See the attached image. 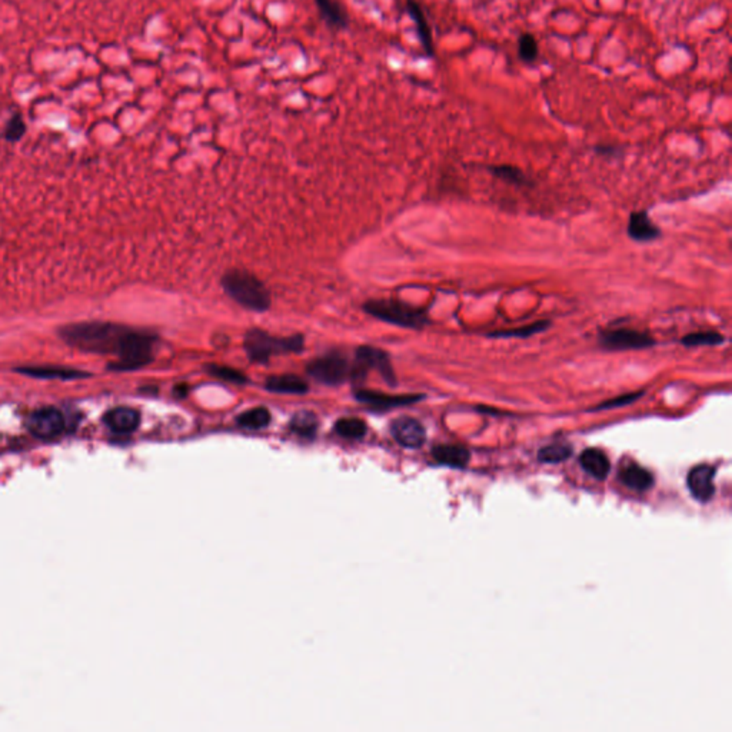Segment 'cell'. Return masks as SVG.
I'll return each instance as SVG.
<instances>
[{
	"instance_id": "cell-1",
	"label": "cell",
	"mask_w": 732,
	"mask_h": 732,
	"mask_svg": "<svg viewBox=\"0 0 732 732\" xmlns=\"http://www.w3.org/2000/svg\"><path fill=\"white\" fill-rule=\"evenodd\" d=\"M129 327L106 322L69 325L60 330L62 339L74 348L93 353H112L119 357L130 334Z\"/></svg>"
},
{
	"instance_id": "cell-2",
	"label": "cell",
	"mask_w": 732,
	"mask_h": 732,
	"mask_svg": "<svg viewBox=\"0 0 732 732\" xmlns=\"http://www.w3.org/2000/svg\"><path fill=\"white\" fill-rule=\"evenodd\" d=\"M222 287L233 300L249 311L265 312L271 306L268 288L255 275L246 271H229L222 278Z\"/></svg>"
},
{
	"instance_id": "cell-3",
	"label": "cell",
	"mask_w": 732,
	"mask_h": 732,
	"mask_svg": "<svg viewBox=\"0 0 732 732\" xmlns=\"http://www.w3.org/2000/svg\"><path fill=\"white\" fill-rule=\"evenodd\" d=\"M365 311L376 319L409 329H422L429 323L422 308L395 299L369 300L365 303Z\"/></svg>"
},
{
	"instance_id": "cell-4",
	"label": "cell",
	"mask_w": 732,
	"mask_h": 732,
	"mask_svg": "<svg viewBox=\"0 0 732 732\" xmlns=\"http://www.w3.org/2000/svg\"><path fill=\"white\" fill-rule=\"evenodd\" d=\"M303 337L276 338L261 329H252L245 337V350L253 362H268L275 355L300 352Z\"/></svg>"
},
{
	"instance_id": "cell-5",
	"label": "cell",
	"mask_w": 732,
	"mask_h": 732,
	"mask_svg": "<svg viewBox=\"0 0 732 732\" xmlns=\"http://www.w3.org/2000/svg\"><path fill=\"white\" fill-rule=\"evenodd\" d=\"M155 341L153 335L132 329L122 353L117 357L119 362L112 368L116 371H135L148 365L153 359Z\"/></svg>"
},
{
	"instance_id": "cell-6",
	"label": "cell",
	"mask_w": 732,
	"mask_h": 732,
	"mask_svg": "<svg viewBox=\"0 0 732 732\" xmlns=\"http://www.w3.org/2000/svg\"><path fill=\"white\" fill-rule=\"evenodd\" d=\"M369 369L380 372V375L389 385H396V376L388 353L377 348L362 346L357 350V359L355 365L350 369V377L353 381L361 382L365 380Z\"/></svg>"
},
{
	"instance_id": "cell-7",
	"label": "cell",
	"mask_w": 732,
	"mask_h": 732,
	"mask_svg": "<svg viewBox=\"0 0 732 732\" xmlns=\"http://www.w3.org/2000/svg\"><path fill=\"white\" fill-rule=\"evenodd\" d=\"M598 342L602 349L611 352L640 350L655 345V339L651 335L631 327L604 329L598 337Z\"/></svg>"
},
{
	"instance_id": "cell-8",
	"label": "cell",
	"mask_w": 732,
	"mask_h": 732,
	"mask_svg": "<svg viewBox=\"0 0 732 732\" xmlns=\"http://www.w3.org/2000/svg\"><path fill=\"white\" fill-rule=\"evenodd\" d=\"M350 369L348 359L341 353H327L325 357L314 359L308 365V373L321 384L325 385H341L348 377H350Z\"/></svg>"
},
{
	"instance_id": "cell-9",
	"label": "cell",
	"mask_w": 732,
	"mask_h": 732,
	"mask_svg": "<svg viewBox=\"0 0 732 732\" xmlns=\"http://www.w3.org/2000/svg\"><path fill=\"white\" fill-rule=\"evenodd\" d=\"M28 429L40 439H52L65 431V418L56 408H42L28 419Z\"/></svg>"
},
{
	"instance_id": "cell-10",
	"label": "cell",
	"mask_w": 732,
	"mask_h": 732,
	"mask_svg": "<svg viewBox=\"0 0 732 732\" xmlns=\"http://www.w3.org/2000/svg\"><path fill=\"white\" fill-rule=\"evenodd\" d=\"M391 432L399 445L411 448V450H416V448L422 446L425 439H427V432H425L422 423L409 416H402L393 420L391 425Z\"/></svg>"
},
{
	"instance_id": "cell-11",
	"label": "cell",
	"mask_w": 732,
	"mask_h": 732,
	"mask_svg": "<svg viewBox=\"0 0 732 732\" xmlns=\"http://www.w3.org/2000/svg\"><path fill=\"white\" fill-rule=\"evenodd\" d=\"M355 398L359 400V402L368 404L373 408L391 409V408L416 404L420 399H423V395H386V393L376 392V391L361 389L355 392Z\"/></svg>"
},
{
	"instance_id": "cell-12",
	"label": "cell",
	"mask_w": 732,
	"mask_h": 732,
	"mask_svg": "<svg viewBox=\"0 0 732 732\" xmlns=\"http://www.w3.org/2000/svg\"><path fill=\"white\" fill-rule=\"evenodd\" d=\"M715 469L710 465H698L688 475V488L692 497L699 502H708L715 492Z\"/></svg>"
},
{
	"instance_id": "cell-13",
	"label": "cell",
	"mask_w": 732,
	"mask_h": 732,
	"mask_svg": "<svg viewBox=\"0 0 732 732\" xmlns=\"http://www.w3.org/2000/svg\"><path fill=\"white\" fill-rule=\"evenodd\" d=\"M103 420L106 423V427L114 434L126 435V434H132L133 431H136V428L139 427V422H140V415L137 411L132 408L121 407V408L110 409L105 415Z\"/></svg>"
},
{
	"instance_id": "cell-14",
	"label": "cell",
	"mask_w": 732,
	"mask_h": 732,
	"mask_svg": "<svg viewBox=\"0 0 732 732\" xmlns=\"http://www.w3.org/2000/svg\"><path fill=\"white\" fill-rule=\"evenodd\" d=\"M407 10L409 16L412 17V20L415 22L418 39L423 47L425 53H427L429 58H432L435 55V46H434L432 32L429 28V23L427 20V16H425L420 5L416 2V0H408Z\"/></svg>"
},
{
	"instance_id": "cell-15",
	"label": "cell",
	"mask_w": 732,
	"mask_h": 732,
	"mask_svg": "<svg viewBox=\"0 0 732 732\" xmlns=\"http://www.w3.org/2000/svg\"><path fill=\"white\" fill-rule=\"evenodd\" d=\"M659 229L649 219L648 214L644 210L633 212L629 216L628 222V235L629 238L636 242H651L659 238Z\"/></svg>"
},
{
	"instance_id": "cell-16",
	"label": "cell",
	"mask_w": 732,
	"mask_h": 732,
	"mask_svg": "<svg viewBox=\"0 0 732 732\" xmlns=\"http://www.w3.org/2000/svg\"><path fill=\"white\" fill-rule=\"evenodd\" d=\"M579 463L585 469V472H588L589 475L597 478L598 481H604L608 477L611 469V462L608 457L602 451L597 450V448L585 450L579 457Z\"/></svg>"
},
{
	"instance_id": "cell-17",
	"label": "cell",
	"mask_w": 732,
	"mask_h": 732,
	"mask_svg": "<svg viewBox=\"0 0 732 732\" xmlns=\"http://www.w3.org/2000/svg\"><path fill=\"white\" fill-rule=\"evenodd\" d=\"M432 457L442 465L461 469L468 465L470 454L461 445H438L432 450Z\"/></svg>"
},
{
	"instance_id": "cell-18",
	"label": "cell",
	"mask_w": 732,
	"mask_h": 732,
	"mask_svg": "<svg viewBox=\"0 0 732 732\" xmlns=\"http://www.w3.org/2000/svg\"><path fill=\"white\" fill-rule=\"evenodd\" d=\"M621 481L624 485H627L628 488L636 491V492H644V491H648L652 485H654V477L649 470H647L645 468L636 465V463H629L627 465L622 472H621Z\"/></svg>"
},
{
	"instance_id": "cell-19",
	"label": "cell",
	"mask_w": 732,
	"mask_h": 732,
	"mask_svg": "<svg viewBox=\"0 0 732 732\" xmlns=\"http://www.w3.org/2000/svg\"><path fill=\"white\" fill-rule=\"evenodd\" d=\"M266 389L275 393H293L302 395L308 391V384L296 375H279L271 376L266 381Z\"/></svg>"
},
{
	"instance_id": "cell-20",
	"label": "cell",
	"mask_w": 732,
	"mask_h": 732,
	"mask_svg": "<svg viewBox=\"0 0 732 732\" xmlns=\"http://www.w3.org/2000/svg\"><path fill=\"white\" fill-rule=\"evenodd\" d=\"M315 5L329 26L343 29L348 25V16L337 0H315Z\"/></svg>"
},
{
	"instance_id": "cell-21",
	"label": "cell",
	"mask_w": 732,
	"mask_h": 732,
	"mask_svg": "<svg viewBox=\"0 0 732 732\" xmlns=\"http://www.w3.org/2000/svg\"><path fill=\"white\" fill-rule=\"evenodd\" d=\"M19 372L35 376V377H44V380H52V377H58V380H76V377L87 376L83 372L74 371V369H66L59 366H32V368H20Z\"/></svg>"
},
{
	"instance_id": "cell-22",
	"label": "cell",
	"mask_w": 732,
	"mask_h": 732,
	"mask_svg": "<svg viewBox=\"0 0 732 732\" xmlns=\"http://www.w3.org/2000/svg\"><path fill=\"white\" fill-rule=\"evenodd\" d=\"M550 326H551V322L544 319V321H536V322L529 323V325H524L521 327L507 329V330H495V332L488 334V337H491V338H529L532 335L545 332V330Z\"/></svg>"
},
{
	"instance_id": "cell-23",
	"label": "cell",
	"mask_w": 732,
	"mask_h": 732,
	"mask_svg": "<svg viewBox=\"0 0 732 732\" xmlns=\"http://www.w3.org/2000/svg\"><path fill=\"white\" fill-rule=\"evenodd\" d=\"M236 422H238L241 428L257 431V429H262L268 427L271 422V414L266 408H262V407L253 408V409H249L241 414L238 418H236Z\"/></svg>"
},
{
	"instance_id": "cell-24",
	"label": "cell",
	"mask_w": 732,
	"mask_h": 732,
	"mask_svg": "<svg viewBox=\"0 0 732 732\" xmlns=\"http://www.w3.org/2000/svg\"><path fill=\"white\" fill-rule=\"evenodd\" d=\"M725 342V337L715 330H699V332H692L686 337H682L681 343L687 348H697V346H718Z\"/></svg>"
},
{
	"instance_id": "cell-25",
	"label": "cell",
	"mask_w": 732,
	"mask_h": 732,
	"mask_svg": "<svg viewBox=\"0 0 732 732\" xmlns=\"http://www.w3.org/2000/svg\"><path fill=\"white\" fill-rule=\"evenodd\" d=\"M291 429L305 438H312L318 429V419L312 412H298L291 420Z\"/></svg>"
},
{
	"instance_id": "cell-26",
	"label": "cell",
	"mask_w": 732,
	"mask_h": 732,
	"mask_svg": "<svg viewBox=\"0 0 732 732\" xmlns=\"http://www.w3.org/2000/svg\"><path fill=\"white\" fill-rule=\"evenodd\" d=\"M366 423L358 418H343L335 423V431L348 439H361L366 434Z\"/></svg>"
},
{
	"instance_id": "cell-27",
	"label": "cell",
	"mask_w": 732,
	"mask_h": 732,
	"mask_svg": "<svg viewBox=\"0 0 732 732\" xmlns=\"http://www.w3.org/2000/svg\"><path fill=\"white\" fill-rule=\"evenodd\" d=\"M572 455V448L566 443L547 445L538 452V459L544 463H559Z\"/></svg>"
},
{
	"instance_id": "cell-28",
	"label": "cell",
	"mask_w": 732,
	"mask_h": 732,
	"mask_svg": "<svg viewBox=\"0 0 732 732\" xmlns=\"http://www.w3.org/2000/svg\"><path fill=\"white\" fill-rule=\"evenodd\" d=\"M518 53H519V58L527 63H532L538 59L539 47H538V42L534 37V35L531 33L521 35L518 42Z\"/></svg>"
},
{
	"instance_id": "cell-29",
	"label": "cell",
	"mask_w": 732,
	"mask_h": 732,
	"mask_svg": "<svg viewBox=\"0 0 732 732\" xmlns=\"http://www.w3.org/2000/svg\"><path fill=\"white\" fill-rule=\"evenodd\" d=\"M491 173L495 175L497 178L508 182V183H512V185H525L528 182L527 176L519 171L518 168L515 167H511V164H500V167H492L489 168Z\"/></svg>"
},
{
	"instance_id": "cell-30",
	"label": "cell",
	"mask_w": 732,
	"mask_h": 732,
	"mask_svg": "<svg viewBox=\"0 0 732 732\" xmlns=\"http://www.w3.org/2000/svg\"><path fill=\"white\" fill-rule=\"evenodd\" d=\"M207 372L210 375L219 377V380L226 381V382L245 384L248 381V377L244 373H241L239 371H236L233 368H228V366H222V365H209L207 366Z\"/></svg>"
},
{
	"instance_id": "cell-31",
	"label": "cell",
	"mask_w": 732,
	"mask_h": 732,
	"mask_svg": "<svg viewBox=\"0 0 732 732\" xmlns=\"http://www.w3.org/2000/svg\"><path fill=\"white\" fill-rule=\"evenodd\" d=\"M644 395V392H632V393H625V395H621V396H617L613 399H609L606 400V402L601 404L599 407L595 408V411H602V409H613V408H621V407H625V405H629V404H633L636 399H640L641 396Z\"/></svg>"
},
{
	"instance_id": "cell-32",
	"label": "cell",
	"mask_w": 732,
	"mask_h": 732,
	"mask_svg": "<svg viewBox=\"0 0 732 732\" xmlns=\"http://www.w3.org/2000/svg\"><path fill=\"white\" fill-rule=\"evenodd\" d=\"M25 130H26V128H25V124H23V121H22V117L19 114H16L15 117H12V119L8 124V126H6L5 137L9 142H16V140H19L23 136Z\"/></svg>"
},
{
	"instance_id": "cell-33",
	"label": "cell",
	"mask_w": 732,
	"mask_h": 732,
	"mask_svg": "<svg viewBox=\"0 0 732 732\" xmlns=\"http://www.w3.org/2000/svg\"><path fill=\"white\" fill-rule=\"evenodd\" d=\"M595 151L601 155H605V156H609V155H617L618 153V148L615 146H609V145H604V146H597Z\"/></svg>"
}]
</instances>
